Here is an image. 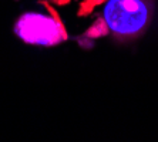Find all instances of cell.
I'll return each mask as SVG.
<instances>
[{"label": "cell", "mask_w": 158, "mask_h": 142, "mask_svg": "<svg viewBox=\"0 0 158 142\" xmlns=\"http://www.w3.org/2000/svg\"><path fill=\"white\" fill-rule=\"evenodd\" d=\"M52 2L57 6H66V4H70L73 0H52Z\"/></svg>", "instance_id": "6"}, {"label": "cell", "mask_w": 158, "mask_h": 142, "mask_svg": "<svg viewBox=\"0 0 158 142\" xmlns=\"http://www.w3.org/2000/svg\"><path fill=\"white\" fill-rule=\"evenodd\" d=\"M103 3H107V0H81L80 7L77 10V16L78 17H85V16L91 14L94 9L97 6H101Z\"/></svg>", "instance_id": "4"}, {"label": "cell", "mask_w": 158, "mask_h": 142, "mask_svg": "<svg viewBox=\"0 0 158 142\" xmlns=\"http://www.w3.org/2000/svg\"><path fill=\"white\" fill-rule=\"evenodd\" d=\"M110 33L111 30L108 27V24H107L104 16H97L94 23L83 33V36L88 37L91 40H97V39H101V37H107Z\"/></svg>", "instance_id": "3"}, {"label": "cell", "mask_w": 158, "mask_h": 142, "mask_svg": "<svg viewBox=\"0 0 158 142\" xmlns=\"http://www.w3.org/2000/svg\"><path fill=\"white\" fill-rule=\"evenodd\" d=\"M150 9L145 0H107L103 16L115 37L135 39L150 22Z\"/></svg>", "instance_id": "2"}, {"label": "cell", "mask_w": 158, "mask_h": 142, "mask_svg": "<svg viewBox=\"0 0 158 142\" xmlns=\"http://www.w3.org/2000/svg\"><path fill=\"white\" fill-rule=\"evenodd\" d=\"M48 14L39 11L23 13L15 22L13 33L26 44L39 47H54L69 39L64 23L48 2H40Z\"/></svg>", "instance_id": "1"}, {"label": "cell", "mask_w": 158, "mask_h": 142, "mask_svg": "<svg viewBox=\"0 0 158 142\" xmlns=\"http://www.w3.org/2000/svg\"><path fill=\"white\" fill-rule=\"evenodd\" d=\"M77 43H78V46H80L81 48H84V50H91V48L94 47V40H91V39H88V37H85V36L78 37Z\"/></svg>", "instance_id": "5"}]
</instances>
